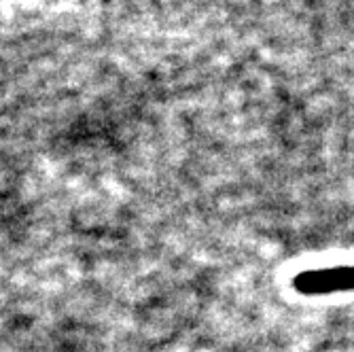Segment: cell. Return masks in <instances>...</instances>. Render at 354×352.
<instances>
[{"label": "cell", "instance_id": "obj_1", "mask_svg": "<svg viewBox=\"0 0 354 352\" xmlns=\"http://www.w3.org/2000/svg\"><path fill=\"white\" fill-rule=\"evenodd\" d=\"M295 286L304 295H327L354 289V266L304 272L295 278Z\"/></svg>", "mask_w": 354, "mask_h": 352}]
</instances>
